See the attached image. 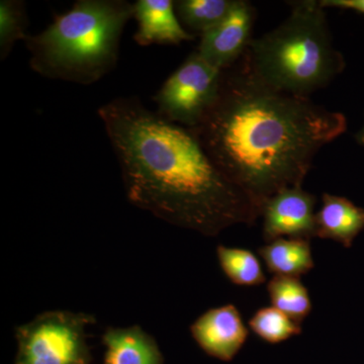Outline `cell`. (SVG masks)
<instances>
[{
    "instance_id": "9a60e30c",
    "label": "cell",
    "mask_w": 364,
    "mask_h": 364,
    "mask_svg": "<svg viewBox=\"0 0 364 364\" xmlns=\"http://www.w3.org/2000/svg\"><path fill=\"white\" fill-rule=\"evenodd\" d=\"M217 258L223 273L239 287H257L267 282L257 256L249 249L217 246Z\"/></svg>"
},
{
    "instance_id": "ac0fdd59",
    "label": "cell",
    "mask_w": 364,
    "mask_h": 364,
    "mask_svg": "<svg viewBox=\"0 0 364 364\" xmlns=\"http://www.w3.org/2000/svg\"><path fill=\"white\" fill-rule=\"evenodd\" d=\"M28 16L23 0L0 1V60L4 61L11 55L18 41L28 37Z\"/></svg>"
},
{
    "instance_id": "52a82bcc",
    "label": "cell",
    "mask_w": 364,
    "mask_h": 364,
    "mask_svg": "<svg viewBox=\"0 0 364 364\" xmlns=\"http://www.w3.org/2000/svg\"><path fill=\"white\" fill-rule=\"evenodd\" d=\"M316 196L301 186H289L270 196L261 208L265 242L316 237Z\"/></svg>"
},
{
    "instance_id": "e0dca14e",
    "label": "cell",
    "mask_w": 364,
    "mask_h": 364,
    "mask_svg": "<svg viewBox=\"0 0 364 364\" xmlns=\"http://www.w3.org/2000/svg\"><path fill=\"white\" fill-rule=\"evenodd\" d=\"M248 326L258 338L269 344L282 343L303 333L301 324L272 306L256 311Z\"/></svg>"
},
{
    "instance_id": "6da1fadb",
    "label": "cell",
    "mask_w": 364,
    "mask_h": 364,
    "mask_svg": "<svg viewBox=\"0 0 364 364\" xmlns=\"http://www.w3.org/2000/svg\"><path fill=\"white\" fill-rule=\"evenodd\" d=\"M121 169L127 200L158 219L208 237L253 225L255 203L233 183L189 129L167 121L136 97L97 109Z\"/></svg>"
},
{
    "instance_id": "30bf717a",
    "label": "cell",
    "mask_w": 364,
    "mask_h": 364,
    "mask_svg": "<svg viewBox=\"0 0 364 364\" xmlns=\"http://www.w3.org/2000/svg\"><path fill=\"white\" fill-rule=\"evenodd\" d=\"M134 18L138 23L134 40L143 47L179 45L195 39L177 18L172 0H136Z\"/></svg>"
},
{
    "instance_id": "8992f818",
    "label": "cell",
    "mask_w": 364,
    "mask_h": 364,
    "mask_svg": "<svg viewBox=\"0 0 364 364\" xmlns=\"http://www.w3.org/2000/svg\"><path fill=\"white\" fill-rule=\"evenodd\" d=\"M223 73L193 51L153 97L157 114L189 130L195 129L217 102Z\"/></svg>"
},
{
    "instance_id": "2e32d148",
    "label": "cell",
    "mask_w": 364,
    "mask_h": 364,
    "mask_svg": "<svg viewBox=\"0 0 364 364\" xmlns=\"http://www.w3.org/2000/svg\"><path fill=\"white\" fill-rule=\"evenodd\" d=\"M236 0H177L174 9L186 31L200 36L229 14Z\"/></svg>"
},
{
    "instance_id": "ba28073f",
    "label": "cell",
    "mask_w": 364,
    "mask_h": 364,
    "mask_svg": "<svg viewBox=\"0 0 364 364\" xmlns=\"http://www.w3.org/2000/svg\"><path fill=\"white\" fill-rule=\"evenodd\" d=\"M254 16L250 2L236 0L226 18L200 36L196 51L218 70H229L243 57L252 41Z\"/></svg>"
},
{
    "instance_id": "277c9868",
    "label": "cell",
    "mask_w": 364,
    "mask_h": 364,
    "mask_svg": "<svg viewBox=\"0 0 364 364\" xmlns=\"http://www.w3.org/2000/svg\"><path fill=\"white\" fill-rule=\"evenodd\" d=\"M242 65L272 90L309 97L343 71V57L333 46L325 7L316 0L294 2L286 20L252 40Z\"/></svg>"
},
{
    "instance_id": "5bb4252c",
    "label": "cell",
    "mask_w": 364,
    "mask_h": 364,
    "mask_svg": "<svg viewBox=\"0 0 364 364\" xmlns=\"http://www.w3.org/2000/svg\"><path fill=\"white\" fill-rule=\"evenodd\" d=\"M267 289L272 306L294 322L303 324L312 312L310 294L299 277H273L267 282Z\"/></svg>"
},
{
    "instance_id": "4fadbf2b",
    "label": "cell",
    "mask_w": 364,
    "mask_h": 364,
    "mask_svg": "<svg viewBox=\"0 0 364 364\" xmlns=\"http://www.w3.org/2000/svg\"><path fill=\"white\" fill-rule=\"evenodd\" d=\"M258 254L274 277L301 279L315 267L309 239H277L261 246Z\"/></svg>"
},
{
    "instance_id": "d6986e66",
    "label": "cell",
    "mask_w": 364,
    "mask_h": 364,
    "mask_svg": "<svg viewBox=\"0 0 364 364\" xmlns=\"http://www.w3.org/2000/svg\"><path fill=\"white\" fill-rule=\"evenodd\" d=\"M323 7L351 9L364 14V0H320Z\"/></svg>"
},
{
    "instance_id": "9c48e42d",
    "label": "cell",
    "mask_w": 364,
    "mask_h": 364,
    "mask_svg": "<svg viewBox=\"0 0 364 364\" xmlns=\"http://www.w3.org/2000/svg\"><path fill=\"white\" fill-rule=\"evenodd\" d=\"M191 337L210 358L230 363L243 348L249 329L234 304L208 309L189 327Z\"/></svg>"
},
{
    "instance_id": "5b68a950",
    "label": "cell",
    "mask_w": 364,
    "mask_h": 364,
    "mask_svg": "<svg viewBox=\"0 0 364 364\" xmlns=\"http://www.w3.org/2000/svg\"><path fill=\"white\" fill-rule=\"evenodd\" d=\"M97 318L91 314L46 311L14 328L18 350L14 364H91L87 328Z\"/></svg>"
},
{
    "instance_id": "8fae6325",
    "label": "cell",
    "mask_w": 364,
    "mask_h": 364,
    "mask_svg": "<svg viewBox=\"0 0 364 364\" xmlns=\"http://www.w3.org/2000/svg\"><path fill=\"white\" fill-rule=\"evenodd\" d=\"M102 342L105 364H164L156 340L139 325L107 327Z\"/></svg>"
},
{
    "instance_id": "3957f363",
    "label": "cell",
    "mask_w": 364,
    "mask_h": 364,
    "mask_svg": "<svg viewBox=\"0 0 364 364\" xmlns=\"http://www.w3.org/2000/svg\"><path fill=\"white\" fill-rule=\"evenodd\" d=\"M133 18L134 4L127 0H78L26 38L31 68L52 80L95 85L116 68L122 36Z\"/></svg>"
},
{
    "instance_id": "7a4b0ae2",
    "label": "cell",
    "mask_w": 364,
    "mask_h": 364,
    "mask_svg": "<svg viewBox=\"0 0 364 364\" xmlns=\"http://www.w3.org/2000/svg\"><path fill=\"white\" fill-rule=\"evenodd\" d=\"M346 130L341 112L272 90L241 64L224 71L217 102L191 131L261 215L270 196L301 186L318 151Z\"/></svg>"
},
{
    "instance_id": "7c38bea8",
    "label": "cell",
    "mask_w": 364,
    "mask_h": 364,
    "mask_svg": "<svg viewBox=\"0 0 364 364\" xmlns=\"http://www.w3.org/2000/svg\"><path fill=\"white\" fill-rule=\"evenodd\" d=\"M364 230V208L343 196L324 193L322 207L316 213V237L350 248Z\"/></svg>"
},
{
    "instance_id": "ffe728a7",
    "label": "cell",
    "mask_w": 364,
    "mask_h": 364,
    "mask_svg": "<svg viewBox=\"0 0 364 364\" xmlns=\"http://www.w3.org/2000/svg\"><path fill=\"white\" fill-rule=\"evenodd\" d=\"M356 140L359 144L364 146V124L361 130L358 132V135H356Z\"/></svg>"
}]
</instances>
